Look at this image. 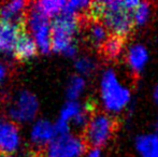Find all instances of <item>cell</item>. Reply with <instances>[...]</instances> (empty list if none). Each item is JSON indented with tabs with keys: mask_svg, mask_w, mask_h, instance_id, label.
Segmentation results:
<instances>
[{
	"mask_svg": "<svg viewBox=\"0 0 158 157\" xmlns=\"http://www.w3.org/2000/svg\"><path fill=\"white\" fill-rule=\"evenodd\" d=\"M151 14H152V6L150 2L140 1L139 6L135 9L132 12V19L135 28L143 27L150 21Z\"/></svg>",
	"mask_w": 158,
	"mask_h": 157,
	"instance_id": "2e32d148",
	"label": "cell"
},
{
	"mask_svg": "<svg viewBox=\"0 0 158 157\" xmlns=\"http://www.w3.org/2000/svg\"><path fill=\"white\" fill-rule=\"evenodd\" d=\"M56 131L55 126L46 119L38 121L33 125L31 130V140L38 145H45L52 143L55 140Z\"/></svg>",
	"mask_w": 158,
	"mask_h": 157,
	"instance_id": "7c38bea8",
	"label": "cell"
},
{
	"mask_svg": "<svg viewBox=\"0 0 158 157\" xmlns=\"http://www.w3.org/2000/svg\"><path fill=\"white\" fill-rule=\"evenodd\" d=\"M79 16L61 12L52 23V48L57 53L73 56L77 53V45L73 36L79 29Z\"/></svg>",
	"mask_w": 158,
	"mask_h": 157,
	"instance_id": "7a4b0ae2",
	"label": "cell"
},
{
	"mask_svg": "<svg viewBox=\"0 0 158 157\" xmlns=\"http://www.w3.org/2000/svg\"><path fill=\"white\" fill-rule=\"evenodd\" d=\"M25 24L0 22V52L12 54L19 35L25 30Z\"/></svg>",
	"mask_w": 158,
	"mask_h": 157,
	"instance_id": "ba28073f",
	"label": "cell"
},
{
	"mask_svg": "<svg viewBox=\"0 0 158 157\" xmlns=\"http://www.w3.org/2000/svg\"><path fill=\"white\" fill-rule=\"evenodd\" d=\"M37 50L38 46L35 39L25 29L21 32L17 39L13 54L19 60H28L37 54Z\"/></svg>",
	"mask_w": 158,
	"mask_h": 157,
	"instance_id": "8fae6325",
	"label": "cell"
},
{
	"mask_svg": "<svg viewBox=\"0 0 158 157\" xmlns=\"http://www.w3.org/2000/svg\"><path fill=\"white\" fill-rule=\"evenodd\" d=\"M82 105L77 101H69L66 105L61 109L60 112V119L59 121L66 122H72L73 119L79 115V113L82 111Z\"/></svg>",
	"mask_w": 158,
	"mask_h": 157,
	"instance_id": "d6986e66",
	"label": "cell"
},
{
	"mask_svg": "<svg viewBox=\"0 0 158 157\" xmlns=\"http://www.w3.org/2000/svg\"><path fill=\"white\" fill-rule=\"evenodd\" d=\"M87 157H101V151L100 149H92L87 154Z\"/></svg>",
	"mask_w": 158,
	"mask_h": 157,
	"instance_id": "cb8c5ba5",
	"label": "cell"
},
{
	"mask_svg": "<svg viewBox=\"0 0 158 157\" xmlns=\"http://www.w3.org/2000/svg\"><path fill=\"white\" fill-rule=\"evenodd\" d=\"M87 147L84 139L70 134L55 138L50 144L46 157H80Z\"/></svg>",
	"mask_w": 158,
	"mask_h": 157,
	"instance_id": "5b68a950",
	"label": "cell"
},
{
	"mask_svg": "<svg viewBox=\"0 0 158 157\" xmlns=\"http://www.w3.org/2000/svg\"><path fill=\"white\" fill-rule=\"evenodd\" d=\"M125 41H126V39L110 35L100 50H101L102 54H103V56L106 57V58L115 59L121 54Z\"/></svg>",
	"mask_w": 158,
	"mask_h": 157,
	"instance_id": "5bb4252c",
	"label": "cell"
},
{
	"mask_svg": "<svg viewBox=\"0 0 158 157\" xmlns=\"http://www.w3.org/2000/svg\"><path fill=\"white\" fill-rule=\"evenodd\" d=\"M126 60L128 67L135 74L141 73L148 61V51L143 44H133L127 52Z\"/></svg>",
	"mask_w": 158,
	"mask_h": 157,
	"instance_id": "30bf717a",
	"label": "cell"
},
{
	"mask_svg": "<svg viewBox=\"0 0 158 157\" xmlns=\"http://www.w3.org/2000/svg\"><path fill=\"white\" fill-rule=\"evenodd\" d=\"M6 76V68L3 64L0 61V82H2Z\"/></svg>",
	"mask_w": 158,
	"mask_h": 157,
	"instance_id": "603a6c76",
	"label": "cell"
},
{
	"mask_svg": "<svg viewBox=\"0 0 158 157\" xmlns=\"http://www.w3.org/2000/svg\"><path fill=\"white\" fill-rule=\"evenodd\" d=\"M155 130H156V132H155V134H156L157 137H158V118H157V122H156V129H155Z\"/></svg>",
	"mask_w": 158,
	"mask_h": 157,
	"instance_id": "484cf974",
	"label": "cell"
},
{
	"mask_svg": "<svg viewBox=\"0 0 158 157\" xmlns=\"http://www.w3.org/2000/svg\"><path fill=\"white\" fill-rule=\"evenodd\" d=\"M64 2L66 1H60V0H46V1L37 2L35 3V6L45 16L52 17L63 12Z\"/></svg>",
	"mask_w": 158,
	"mask_h": 157,
	"instance_id": "e0dca14e",
	"label": "cell"
},
{
	"mask_svg": "<svg viewBox=\"0 0 158 157\" xmlns=\"http://www.w3.org/2000/svg\"><path fill=\"white\" fill-rule=\"evenodd\" d=\"M100 95L104 110L110 114L121 113L131 100L130 89L119 82L112 68H108L102 73Z\"/></svg>",
	"mask_w": 158,
	"mask_h": 157,
	"instance_id": "6da1fadb",
	"label": "cell"
},
{
	"mask_svg": "<svg viewBox=\"0 0 158 157\" xmlns=\"http://www.w3.org/2000/svg\"><path fill=\"white\" fill-rule=\"evenodd\" d=\"M153 99H154L155 103L158 105V82L156 83V85H155V87H154V92H153Z\"/></svg>",
	"mask_w": 158,
	"mask_h": 157,
	"instance_id": "d4e9b609",
	"label": "cell"
},
{
	"mask_svg": "<svg viewBox=\"0 0 158 157\" xmlns=\"http://www.w3.org/2000/svg\"><path fill=\"white\" fill-rule=\"evenodd\" d=\"M135 145L141 157H158V137L156 134H140L135 139Z\"/></svg>",
	"mask_w": 158,
	"mask_h": 157,
	"instance_id": "4fadbf2b",
	"label": "cell"
},
{
	"mask_svg": "<svg viewBox=\"0 0 158 157\" xmlns=\"http://www.w3.org/2000/svg\"><path fill=\"white\" fill-rule=\"evenodd\" d=\"M75 68L82 74H90L95 71L96 64L89 57H80L75 61Z\"/></svg>",
	"mask_w": 158,
	"mask_h": 157,
	"instance_id": "44dd1931",
	"label": "cell"
},
{
	"mask_svg": "<svg viewBox=\"0 0 158 157\" xmlns=\"http://www.w3.org/2000/svg\"><path fill=\"white\" fill-rule=\"evenodd\" d=\"M54 126H55V131H56V136L63 137L69 134V123L58 121Z\"/></svg>",
	"mask_w": 158,
	"mask_h": 157,
	"instance_id": "7402d4cb",
	"label": "cell"
},
{
	"mask_svg": "<svg viewBox=\"0 0 158 157\" xmlns=\"http://www.w3.org/2000/svg\"><path fill=\"white\" fill-rule=\"evenodd\" d=\"M108 29L104 27L101 22H90L89 28H88V40L94 46L101 48L106 39L109 38Z\"/></svg>",
	"mask_w": 158,
	"mask_h": 157,
	"instance_id": "9a60e30c",
	"label": "cell"
},
{
	"mask_svg": "<svg viewBox=\"0 0 158 157\" xmlns=\"http://www.w3.org/2000/svg\"><path fill=\"white\" fill-rule=\"evenodd\" d=\"M26 23L32 34L37 46L42 53L52 48V25L48 16L42 14L33 4L26 14Z\"/></svg>",
	"mask_w": 158,
	"mask_h": 157,
	"instance_id": "277c9868",
	"label": "cell"
},
{
	"mask_svg": "<svg viewBox=\"0 0 158 157\" xmlns=\"http://www.w3.org/2000/svg\"><path fill=\"white\" fill-rule=\"evenodd\" d=\"M85 88V80L80 76H75L70 80L67 89V96L70 101H75Z\"/></svg>",
	"mask_w": 158,
	"mask_h": 157,
	"instance_id": "ac0fdd59",
	"label": "cell"
},
{
	"mask_svg": "<svg viewBox=\"0 0 158 157\" xmlns=\"http://www.w3.org/2000/svg\"><path fill=\"white\" fill-rule=\"evenodd\" d=\"M2 157H15V156H13V155H3Z\"/></svg>",
	"mask_w": 158,
	"mask_h": 157,
	"instance_id": "4316f807",
	"label": "cell"
},
{
	"mask_svg": "<svg viewBox=\"0 0 158 157\" xmlns=\"http://www.w3.org/2000/svg\"><path fill=\"white\" fill-rule=\"evenodd\" d=\"M90 2L83 1V0H72V1L64 2L63 12L69 13V14H75L82 12V11H87Z\"/></svg>",
	"mask_w": 158,
	"mask_h": 157,
	"instance_id": "ffe728a7",
	"label": "cell"
},
{
	"mask_svg": "<svg viewBox=\"0 0 158 157\" xmlns=\"http://www.w3.org/2000/svg\"><path fill=\"white\" fill-rule=\"evenodd\" d=\"M38 100L31 93L24 90L19 93L16 101L10 108V115L14 121L28 122L35 118L38 112Z\"/></svg>",
	"mask_w": 158,
	"mask_h": 157,
	"instance_id": "8992f818",
	"label": "cell"
},
{
	"mask_svg": "<svg viewBox=\"0 0 158 157\" xmlns=\"http://www.w3.org/2000/svg\"><path fill=\"white\" fill-rule=\"evenodd\" d=\"M25 1H11L0 4V22H9L26 25Z\"/></svg>",
	"mask_w": 158,
	"mask_h": 157,
	"instance_id": "9c48e42d",
	"label": "cell"
},
{
	"mask_svg": "<svg viewBox=\"0 0 158 157\" xmlns=\"http://www.w3.org/2000/svg\"><path fill=\"white\" fill-rule=\"evenodd\" d=\"M21 143L19 128L11 122H0V153L2 155H11Z\"/></svg>",
	"mask_w": 158,
	"mask_h": 157,
	"instance_id": "52a82bcc",
	"label": "cell"
},
{
	"mask_svg": "<svg viewBox=\"0 0 158 157\" xmlns=\"http://www.w3.org/2000/svg\"><path fill=\"white\" fill-rule=\"evenodd\" d=\"M115 129V121L106 113H95L85 128V142L93 149H99L111 139Z\"/></svg>",
	"mask_w": 158,
	"mask_h": 157,
	"instance_id": "3957f363",
	"label": "cell"
}]
</instances>
